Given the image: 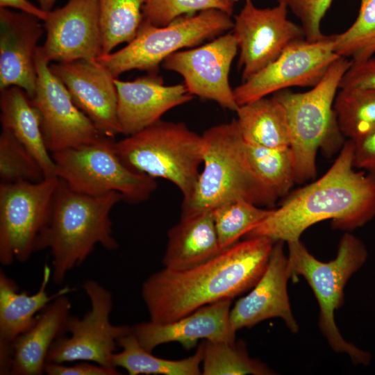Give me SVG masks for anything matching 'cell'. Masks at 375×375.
<instances>
[{"label":"cell","mask_w":375,"mask_h":375,"mask_svg":"<svg viewBox=\"0 0 375 375\" xmlns=\"http://www.w3.org/2000/svg\"><path fill=\"white\" fill-rule=\"evenodd\" d=\"M274 242L267 237L245 238L196 267H165L152 274L141 288L150 320L173 322L250 290L264 273Z\"/></svg>","instance_id":"cell-1"},{"label":"cell","mask_w":375,"mask_h":375,"mask_svg":"<svg viewBox=\"0 0 375 375\" xmlns=\"http://www.w3.org/2000/svg\"><path fill=\"white\" fill-rule=\"evenodd\" d=\"M353 143L349 140L331 167L317 181L289 195L245 238L274 242L300 240L318 222L330 219L335 229L353 231L375 217V175L355 171Z\"/></svg>","instance_id":"cell-2"},{"label":"cell","mask_w":375,"mask_h":375,"mask_svg":"<svg viewBox=\"0 0 375 375\" xmlns=\"http://www.w3.org/2000/svg\"><path fill=\"white\" fill-rule=\"evenodd\" d=\"M122 200L116 192L98 197L77 192L58 178L49 219L36 247L37 251L49 249L56 285L62 284L69 271L84 262L96 245L109 251L118 247L110 212Z\"/></svg>","instance_id":"cell-3"},{"label":"cell","mask_w":375,"mask_h":375,"mask_svg":"<svg viewBox=\"0 0 375 375\" xmlns=\"http://www.w3.org/2000/svg\"><path fill=\"white\" fill-rule=\"evenodd\" d=\"M202 137L203 168L192 195L182 202L181 215L212 210L238 199L274 206L278 197L253 172L236 119L210 127Z\"/></svg>","instance_id":"cell-4"},{"label":"cell","mask_w":375,"mask_h":375,"mask_svg":"<svg viewBox=\"0 0 375 375\" xmlns=\"http://www.w3.org/2000/svg\"><path fill=\"white\" fill-rule=\"evenodd\" d=\"M351 64V60L340 56L310 90L285 89L273 94L286 113L296 183L315 177L319 149L329 155L344 144L333 105L341 79Z\"/></svg>","instance_id":"cell-5"},{"label":"cell","mask_w":375,"mask_h":375,"mask_svg":"<svg viewBox=\"0 0 375 375\" xmlns=\"http://www.w3.org/2000/svg\"><path fill=\"white\" fill-rule=\"evenodd\" d=\"M290 278L303 276L312 288L319 306V326L332 349L346 353L356 365H368V351L347 342L335 321V311L344 302V287L366 262L368 251L365 244L347 233L341 238L335 259L323 262L315 258L300 241L288 242Z\"/></svg>","instance_id":"cell-6"},{"label":"cell","mask_w":375,"mask_h":375,"mask_svg":"<svg viewBox=\"0 0 375 375\" xmlns=\"http://www.w3.org/2000/svg\"><path fill=\"white\" fill-rule=\"evenodd\" d=\"M114 149L132 169L172 183L183 201L192 195L203 162V140L184 123L160 119L115 142Z\"/></svg>","instance_id":"cell-7"},{"label":"cell","mask_w":375,"mask_h":375,"mask_svg":"<svg viewBox=\"0 0 375 375\" xmlns=\"http://www.w3.org/2000/svg\"><path fill=\"white\" fill-rule=\"evenodd\" d=\"M231 15L217 9L204 10L158 26L143 18L134 38L124 48L95 60L117 78L133 69L156 74L171 54L233 29Z\"/></svg>","instance_id":"cell-8"},{"label":"cell","mask_w":375,"mask_h":375,"mask_svg":"<svg viewBox=\"0 0 375 375\" xmlns=\"http://www.w3.org/2000/svg\"><path fill=\"white\" fill-rule=\"evenodd\" d=\"M115 141L100 142L51 153L56 175L73 190L98 197L119 193L131 204L147 201L157 188L156 179L127 166L114 149Z\"/></svg>","instance_id":"cell-9"},{"label":"cell","mask_w":375,"mask_h":375,"mask_svg":"<svg viewBox=\"0 0 375 375\" xmlns=\"http://www.w3.org/2000/svg\"><path fill=\"white\" fill-rule=\"evenodd\" d=\"M58 177L0 183V262H26L47 226Z\"/></svg>","instance_id":"cell-10"},{"label":"cell","mask_w":375,"mask_h":375,"mask_svg":"<svg viewBox=\"0 0 375 375\" xmlns=\"http://www.w3.org/2000/svg\"><path fill=\"white\" fill-rule=\"evenodd\" d=\"M90 308L82 317L70 315L66 333L53 343L47 362L65 363L74 361L93 362L107 367H116L112 362L117 341L133 331L132 326L114 325L110 322L112 295L95 280L83 284ZM117 368V367H116Z\"/></svg>","instance_id":"cell-11"},{"label":"cell","mask_w":375,"mask_h":375,"mask_svg":"<svg viewBox=\"0 0 375 375\" xmlns=\"http://www.w3.org/2000/svg\"><path fill=\"white\" fill-rule=\"evenodd\" d=\"M339 57L335 51L334 35L317 41L296 40L233 90L236 102L241 106L290 87L312 88Z\"/></svg>","instance_id":"cell-12"},{"label":"cell","mask_w":375,"mask_h":375,"mask_svg":"<svg viewBox=\"0 0 375 375\" xmlns=\"http://www.w3.org/2000/svg\"><path fill=\"white\" fill-rule=\"evenodd\" d=\"M36 68V86L31 101L38 115L43 139L51 153L96 144L107 138L76 106L38 48Z\"/></svg>","instance_id":"cell-13"},{"label":"cell","mask_w":375,"mask_h":375,"mask_svg":"<svg viewBox=\"0 0 375 375\" xmlns=\"http://www.w3.org/2000/svg\"><path fill=\"white\" fill-rule=\"evenodd\" d=\"M288 9L281 3L260 8L253 0H244L234 17L233 34L240 49L243 81L276 60L290 44L304 38L302 27L288 19Z\"/></svg>","instance_id":"cell-14"},{"label":"cell","mask_w":375,"mask_h":375,"mask_svg":"<svg viewBox=\"0 0 375 375\" xmlns=\"http://www.w3.org/2000/svg\"><path fill=\"white\" fill-rule=\"evenodd\" d=\"M238 50L233 33H228L202 46L176 51L165 58L161 65L179 74L192 95L235 111L239 106L228 76Z\"/></svg>","instance_id":"cell-15"},{"label":"cell","mask_w":375,"mask_h":375,"mask_svg":"<svg viewBox=\"0 0 375 375\" xmlns=\"http://www.w3.org/2000/svg\"><path fill=\"white\" fill-rule=\"evenodd\" d=\"M44 22L47 36L38 51L48 62L95 60L102 55L97 0H68L48 12Z\"/></svg>","instance_id":"cell-16"},{"label":"cell","mask_w":375,"mask_h":375,"mask_svg":"<svg viewBox=\"0 0 375 375\" xmlns=\"http://www.w3.org/2000/svg\"><path fill=\"white\" fill-rule=\"evenodd\" d=\"M76 106L101 134L122 133L117 116V92L112 74L96 60L79 59L49 65Z\"/></svg>","instance_id":"cell-17"},{"label":"cell","mask_w":375,"mask_h":375,"mask_svg":"<svg viewBox=\"0 0 375 375\" xmlns=\"http://www.w3.org/2000/svg\"><path fill=\"white\" fill-rule=\"evenodd\" d=\"M283 242H274L262 276L250 292L231 308L230 322L235 331L251 328L269 318L279 317L290 331L298 332L299 327L292 312L287 289L290 274Z\"/></svg>","instance_id":"cell-18"},{"label":"cell","mask_w":375,"mask_h":375,"mask_svg":"<svg viewBox=\"0 0 375 375\" xmlns=\"http://www.w3.org/2000/svg\"><path fill=\"white\" fill-rule=\"evenodd\" d=\"M38 17L0 8V90L22 88L30 99L37 81L38 42L44 28Z\"/></svg>","instance_id":"cell-19"},{"label":"cell","mask_w":375,"mask_h":375,"mask_svg":"<svg viewBox=\"0 0 375 375\" xmlns=\"http://www.w3.org/2000/svg\"><path fill=\"white\" fill-rule=\"evenodd\" d=\"M232 299L206 305L177 320L158 323L152 321L136 324L133 333L140 344L149 352L162 344L176 342L183 348H194L200 339L216 342H235L231 325Z\"/></svg>","instance_id":"cell-20"},{"label":"cell","mask_w":375,"mask_h":375,"mask_svg":"<svg viewBox=\"0 0 375 375\" xmlns=\"http://www.w3.org/2000/svg\"><path fill=\"white\" fill-rule=\"evenodd\" d=\"M115 83L119 123L126 136L160 120L165 112L193 98L184 83L166 85L156 74L131 81L117 78Z\"/></svg>","instance_id":"cell-21"},{"label":"cell","mask_w":375,"mask_h":375,"mask_svg":"<svg viewBox=\"0 0 375 375\" xmlns=\"http://www.w3.org/2000/svg\"><path fill=\"white\" fill-rule=\"evenodd\" d=\"M72 303L66 294L51 301L37 315L33 326L12 343V375L44 373L48 353L55 340L66 333Z\"/></svg>","instance_id":"cell-22"},{"label":"cell","mask_w":375,"mask_h":375,"mask_svg":"<svg viewBox=\"0 0 375 375\" xmlns=\"http://www.w3.org/2000/svg\"><path fill=\"white\" fill-rule=\"evenodd\" d=\"M51 279V267L46 264L38 290L28 294L0 270V350L11 349L12 343L34 324L38 314L51 301L75 288L67 285L49 295L47 287Z\"/></svg>","instance_id":"cell-23"},{"label":"cell","mask_w":375,"mask_h":375,"mask_svg":"<svg viewBox=\"0 0 375 375\" xmlns=\"http://www.w3.org/2000/svg\"><path fill=\"white\" fill-rule=\"evenodd\" d=\"M222 251L212 210L181 215L167 232L162 262L165 268L183 270L199 265Z\"/></svg>","instance_id":"cell-24"},{"label":"cell","mask_w":375,"mask_h":375,"mask_svg":"<svg viewBox=\"0 0 375 375\" xmlns=\"http://www.w3.org/2000/svg\"><path fill=\"white\" fill-rule=\"evenodd\" d=\"M0 108L2 129L10 132L31 153L45 178L58 177L56 164L43 139L38 115L26 92L17 86L1 90Z\"/></svg>","instance_id":"cell-25"},{"label":"cell","mask_w":375,"mask_h":375,"mask_svg":"<svg viewBox=\"0 0 375 375\" xmlns=\"http://www.w3.org/2000/svg\"><path fill=\"white\" fill-rule=\"evenodd\" d=\"M236 121L244 141L270 148L290 147L285 111L274 98L263 97L239 106Z\"/></svg>","instance_id":"cell-26"},{"label":"cell","mask_w":375,"mask_h":375,"mask_svg":"<svg viewBox=\"0 0 375 375\" xmlns=\"http://www.w3.org/2000/svg\"><path fill=\"white\" fill-rule=\"evenodd\" d=\"M117 346L122 350L115 353L112 362L115 367L124 369L130 375H199L203 360V341L196 352L188 358L167 360L153 356L140 344L133 331L120 338Z\"/></svg>","instance_id":"cell-27"},{"label":"cell","mask_w":375,"mask_h":375,"mask_svg":"<svg viewBox=\"0 0 375 375\" xmlns=\"http://www.w3.org/2000/svg\"><path fill=\"white\" fill-rule=\"evenodd\" d=\"M102 33V55L135 36L143 19L145 0H97Z\"/></svg>","instance_id":"cell-28"},{"label":"cell","mask_w":375,"mask_h":375,"mask_svg":"<svg viewBox=\"0 0 375 375\" xmlns=\"http://www.w3.org/2000/svg\"><path fill=\"white\" fill-rule=\"evenodd\" d=\"M245 150L259 180L278 198L285 195L296 183L290 147L270 148L245 142Z\"/></svg>","instance_id":"cell-29"},{"label":"cell","mask_w":375,"mask_h":375,"mask_svg":"<svg viewBox=\"0 0 375 375\" xmlns=\"http://www.w3.org/2000/svg\"><path fill=\"white\" fill-rule=\"evenodd\" d=\"M334 110L344 137L356 140L375 128V90L340 89Z\"/></svg>","instance_id":"cell-30"},{"label":"cell","mask_w":375,"mask_h":375,"mask_svg":"<svg viewBox=\"0 0 375 375\" xmlns=\"http://www.w3.org/2000/svg\"><path fill=\"white\" fill-rule=\"evenodd\" d=\"M204 375L273 374L264 363L251 358L242 342L203 340Z\"/></svg>","instance_id":"cell-31"},{"label":"cell","mask_w":375,"mask_h":375,"mask_svg":"<svg viewBox=\"0 0 375 375\" xmlns=\"http://www.w3.org/2000/svg\"><path fill=\"white\" fill-rule=\"evenodd\" d=\"M273 209L263 208L238 199L225 203L212 210L221 250L239 242L262 222Z\"/></svg>","instance_id":"cell-32"},{"label":"cell","mask_w":375,"mask_h":375,"mask_svg":"<svg viewBox=\"0 0 375 375\" xmlns=\"http://www.w3.org/2000/svg\"><path fill=\"white\" fill-rule=\"evenodd\" d=\"M335 53L352 62L365 60L375 53V0H360L358 17L342 33L334 35Z\"/></svg>","instance_id":"cell-33"},{"label":"cell","mask_w":375,"mask_h":375,"mask_svg":"<svg viewBox=\"0 0 375 375\" xmlns=\"http://www.w3.org/2000/svg\"><path fill=\"white\" fill-rule=\"evenodd\" d=\"M1 183L39 182L45 178L38 160L10 132L0 135Z\"/></svg>","instance_id":"cell-34"},{"label":"cell","mask_w":375,"mask_h":375,"mask_svg":"<svg viewBox=\"0 0 375 375\" xmlns=\"http://www.w3.org/2000/svg\"><path fill=\"white\" fill-rule=\"evenodd\" d=\"M233 7L226 0H145L142 14L144 19L162 26L179 17L211 9L232 15Z\"/></svg>","instance_id":"cell-35"},{"label":"cell","mask_w":375,"mask_h":375,"mask_svg":"<svg viewBox=\"0 0 375 375\" xmlns=\"http://www.w3.org/2000/svg\"><path fill=\"white\" fill-rule=\"evenodd\" d=\"M333 0H278L285 4L299 19L308 41H317L325 35L321 31V23Z\"/></svg>","instance_id":"cell-36"},{"label":"cell","mask_w":375,"mask_h":375,"mask_svg":"<svg viewBox=\"0 0 375 375\" xmlns=\"http://www.w3.org/2000/svg\"><path fill=\"white\" fill-rule=\"evenodd\" d=\"M339 89L375 90V58L352 62L341 79Z\"/></svg>","instance_id":"cell-37"},{"label":"cell","mask_w":375,"mask_h":375,"mask_svg":"<svg viewBox=\"0 0 375 375\" xmlns=\"http://www.w3.org/2000/svg\"><path fill=\"white\" fill-rule=\"evenodd\" d=\"M44 373L48 375H119L116 367H107L88 361H81L72 366L62 363L46 362Z\"/></svg>","instance_id":"cell-38"},{"label":"cell","mask_w":375,"mask_h":375,"mask_svg":"<svg viewBox=\"0 0 375 375\" xmlns=\"http://www.w3.org/2000/svg\"><path fill=\"white\" fill-rule=\"evenodd\" d=\"M353 143V166L375 175V128Z\"/></svg>","instance_id":"cell-39"},{"label":"cell","mask_w":375,"mask_h":375,"mask_svg":"<svg viewBox=\"0 0 375 375\" xmlns=\"http://www.w3.org/2000/svg\"><path fill=\"white\" fill-rule=\"evenodd\" d=\"M0 8H13L44 21L48 12L36 7L28 0H0Z\"/></svg>","instance_id":"cell-40"},{"label":"cell","mask_w":375,"mask_h":375,"mask_svg":"<svg viewBox=\"0 0 375 375\" xmlns=\"http://www.w3.org/2000/svg\"><path fill=\"white\" fill-rule=\"evenodd\" d=\"M39 6L42 10L45 12H49L52 10L53 5L57 0H38Z\"/></svg>","instance_id":"cell-41"},{"label":"cell","mask_w":375,"mask_h":375,"mask_svg":"<svg viewBox=\"0 0 375 375\" xmlns=\"http://www.w3.org/2000/svg\"><path fill=\"white\" fill-rule=\"evenodd\" d=\"M226 1H227L228 3H231V4L234 5L235 3L238 0H226Z\"/></svg>","instance_id":"cell-42"}]
</instances>
